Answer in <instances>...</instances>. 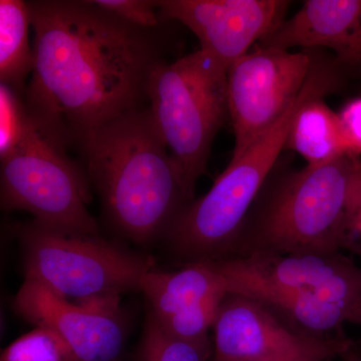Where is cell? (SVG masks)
I'll return each instance as SVG.
<instances>
[{
	"instance_id": "cell-12",
	"label": "cell",
	"mask_w": 361,
	"mask_h": 361,
	"mask_svg": "<svg viewBox=\"0 0 361 361\" xmlns=\"http://www.w3.org/2000/svg\"><path fill=\"white\" fill-rule=\"evenodd\" d=\"M13 305L28 322L56 332L78 361H116L122 355L128 331L120 308L71 303L30 279L21 285Z\"/></svg>"
},
{
	"instance_id": "cell-1",
	"label": "cell",
	"mask_w": 361,
	"mask_h": 361,
	"mask_svg": "<svg viewBox=\"0 0 361 361\" xmlns=\"http://www.w3.org/2000/svg\"><path fill=\"white\" fill-rule=\"evenodd\" d=\"M33 70L23 94L44 134L68 149L147 99L165 63L159 28L123 20L94 1H28Z\"/></svg>"
},
{
	"instance_id": "cell-25",
	"label": "cell",
	"mask_w": 361,
	"mask_h": 361,
	"mask_svg": "<svg viewBox=\"0 0 361 361\" xmlns=\"http://www.w3.org/2000/svg\"><path fill=\"white\" fill-rule=\"evenodd\" d=\"M358 325H360V326H361V319H360V323H358Z\"/></svg>"
},
{
	"instance_id": "cell-9",
	"label": "cell",
	"mask_w": 361,
	"mask_h": 361,
	"mask_svg": "<svg viewBox=\"0 0 361 361\" xmlns=\"http://www.w3.org/2000/svg\"><path fill=\"white\" fill-rule=\"evenodd\" d=\"M213 331V361H326L353 349L345 337L304 331L241 294L226 295Z\"/></svg>"
},
{
	"instance_id": "cell-5",
	"label": "cell",
	"mask_w": 361,
	"mask_h": 361,
	"mask_svg": "<svg viewBox=\"0 0 361 361\" xmlns=\"http://www.w3.org/2000/svg\"><path fill=\"white\" fill-rule=\"evenodd\" d=\"M307 101L300 94L281 118L229 165L201 198L188 203L165 238L189 262L229 258L252 206L286 146L292 123Z\"/></svg>"
},
{
	"instance_id": "cell-19",
	"label": "cell",
	"mask_w": 361,
	"mask_h": 361,
	"mask_svg": "<svg viewBox=\"0 0 361 361\" xmlns=\"http://www.w3.org/2000/svg\"><path fill=\"white\" fill-rule=\"evenodd\" d=\"M228 293L216 294L193 307L180 311L164 319H155L170 336L190 341H209L221 304Z\"/></svg>"
},
{
	"instance_id": "cell-15",
	"label": "cell",
	"mask_w": 361,
	"mask_h": 361,
	"mask_svg": "<svg viewBox=\"0 0 361 361\" xmlns=\"http://www.w3.org/2000/svg\"><path fill=\"white\" fill-rule=\"evenodd\" d=\"M285 149L296 152L310 166L348 154L338 114L325 103L324 97H313L301 106L292 123Z\"/></svg>"
},
{
	"instance_id": "cell-4",
	"label": "cell",
	"mask_w": 361,
	"mask_h": 361,
	"mask_svg": "<svg viewBox=\"0 0 361 361\" xmlns=\"http://www.w3.org/2000/svg\"><path fill=\"white\" fill-rule=\"evenodd\" d=\"M227 71L199 49L161 63L149 75V111L191 201L207 174L214 140L229 118Z\"/></svg>"
},
{
	"instance_id": "cell-6",
	"label": "cell",
	"mask_w": 361,
	"mask_h": 361,
	"mask_svg": "<svg viewBox=\"0 0 361 361\" xmlns=\"http://www.w3.org/2000/svg\"><path fill=\"white\" fill-rule=\"evenodd\" d=\"M25 279L68 299L120 297L140 290L154 262L99 236L51 229L35 221L20 228Z\"/></svg>"
},
{
	"instance_id": "cell-23",
	"label": "cell",
	"mask_w": 361,
	"mask_h": 361,
	"mask_svg": "<svg viewBox=\"0 0 361 361\" xmlns=\"http://www.w3.org/2000/svg\"><path fill=\"white\" fill-rule=\"evenodd\" d=\"M361 257V158L356 163L348 202V250Z\"/></svg>"
},
{
	"instance_id": "cell-17",
	"label": "cell",
	"mask_w": 361,
	"mask_h": 361,
	"mask_svg": "<svg viewBox=\"0 0 361 361\" xmlns=\"http://www.w3.org/2000/svg\"><path fill=\"white\" fill-rule=\"evenodd\" d=\"M212 353L210 339L190 341L170 336L149 313L140 348L139 361H206Z\"/></svg>"
},
{
	"instance_id": "cell-3",
	"label": "cell",
	"mask_w": 361,
	"mask_h": 361,
	"mask_svg": "<svg viewBox=\"0 0 361 361\" xmlns=\"http://www.w3.org/2000/svg\"><path fill=\"white\" fill-rule=\"evenodd\" d=\"M360 158L343 154L269 178L229 258L348 251L349 196Z\"/></svg>"
},
{
	"instance_id": "cell-14",
	"label": "cell",
	"mask_w": 361,
	"mask_h": 361,
	"mask_svg": "<svg viewBox=\"0 0 361 361\" xmlns=\"http://www.w3.org/2000/svg\"><path fill=\"white\" fill-rule=\"evenodd\" d=\"M140 291L157 319L193 307L216 294L228 293L224 277L211 260L190 262L171 272L153 268L142 278Z\"/></svg>"
},
{
	"instance_id": "cell-8",
	"label": "cell",
	"mask_w": 361,
	"mask_h": 361,
	"mask_svg": "<svg viewBox=\"0 0 361 361\" xmlns=\"http://www.w3.org/2000/svg\"><path fill=\"white\" fill-rule=\"evenodd\" d=\"M314 51L257 45L227 71V101L236 160L287 113L303 90Z\"/></svg>"
},
{
	"instance_id": "cell-10",
	"label": "cell",
	"mask_w": 361,
	"mask_h": 361,
	"mask_svg": "<svg viewBox=\"0 0 361 361\" xmlns=\"http://www.w3.org/2000/svg\"><path fill=\"white\" fill-rule=\"evenodd\" d=\"M227 291L269 286L330 302L361 305V267L343 252L253 255L212 260Z\"/></svg>"
},
{
	"instance_id": "cell-2",
	"label": "cell",
	"mask_w": 361,
	"mask_h": 361,
	"mask_svg": "<svg viewBox=\"0 0 361 361\" xmlns=\"http://www.w3.org/2000/svg\"><path fill=\"white\" fill-rule=\"evenodd\" d=\"M80 149L109 220L135 243L164 238L191 202L149 106L106 123Z\"/></svg>"
},
{
	"instance_id": "cell-24",
	"label": "cell",
	"mask_w": 361,
	"mask_h": 361,
	"mask_svg": "<svg viewBox=\"0 0 361 361\" xmlns=\"http://www.w3.org/2000/svg\"><path fill=\"white\" fill-rule=\"evenodd\" d=\"M342 358L344 361H361V356L358 355L353 349L342 356Z\"/></svg>"
},
{
	"instance_id": "cell-20",
	"label": "cell",
	"mask_w": 361,
	"mask_h": 361,
	"mask_svg": "<svg viewBox=\"0 0 361 361\" xmlns=\"http://www.w3.org/2000/svg\"><path fill=\"white\" fill-rule=\"evenodd\" d=\"M32 125L23 96L13 87L0 84V159L18 146Z\"/></svg>"
},
{
	"instance_id": "cell-11",
	"label": "cell",
	"mask_w": 361,
	"mask_h": 361,
	"mask_svg": "<svg viewBox=\"0 0 361 361\" xmlns=\"http://www.w3.org/2000/svg\"><path fill=\"white\" fill-rule=\"evenodd\" d=\"M285 0H160L161 23L175 20L194 33L201 51L229 68L285 20Z\"/></svg>"
},
{
	"instance_id": "cell-13",
	"label": "cell",
	"mask_w": 361,
	"mask_h": 361,
	"mask_svg": "<svg viewBox=\"0 0 361 361\" xmlns=\"http://www.w3.org/2000/svg\"><path fill=\"white\" fill-rule=\"evenodd\" d=\"M258 44L329 49L349 78L361 80V0H307Z\"/></svg>"
},
{
	"instance_id": "cell-18",
	"label": "cell",
	"mask_w": 361,
	"mask_h": 361,
	"mask_svg": "<svg viewBox=\"0 0 361 361\" xmlns=\"http://www.w3.org/2000/svg\"><path fill=\"white\" fill-rule=\"evenodd\" d=\"M0 361H78L68 344L56 332L44 326L14 341L1 353Z\"/></svg>"
},
{
	"instance_id": "cell-22",
	"label": "cell",
	"mask_w": 361,
	"mask_h": 361,
	"mask_svg": "<svg viewBox=\"0 0 361 361\" xmlns=\"http://www.w3.org/2000/svg\"><path fill=\"white\" fill-rule=\"evenodd\" d=\"M337 114L346 152L361 157V97L351 99Z\"/></svg>"
},
{
	"instance_id": "cell-16",
	"label": "cell",
	"mask_w": 361,
	"mask_h": 361,
	"mask_svg": "<svg viewBox=\"0 0 361 361\" xmlns=\"http://www.w3.org/2000/svg\"><path fill=\"white\" fill-rule=\"evenodd\" d=\"M32 27L27 2L0 1V80L23 96L33 70Z\"/></svg>"
},
{
	"instance_id": "cell-7",
	"label": "cell",
	"mask_w": 361,
	"mask_h": 361,
	"mask_svg": "<svg viewBox=\"0 0 361 361\" xmlns=\"http://www.w3.org/2000/svg\"><path fill=\"white\" fill-rule=\"evenodd\" d=\"M0 161L4 210L25 211L58 231L97 236V221L87 210L89 178L33 120L23 141Z\"/></svg>"
},
{
	"instance_id": "cell-21",
	"label": "cell",
	"mask_w": 361,
	"mask_h": 361,
	"mask_svg": "<svg viewBox=\"0 0 361 361\" xmlns=\"http://www.w3.org/2000/svg\"><path fill=\"white\" fill-rule=\"evenodd\" d=\"M94 4L115 13L133 25L158 28L164 25L159 16L157 1L149 0H94Z\"/></svg>"
}]
</instances>
